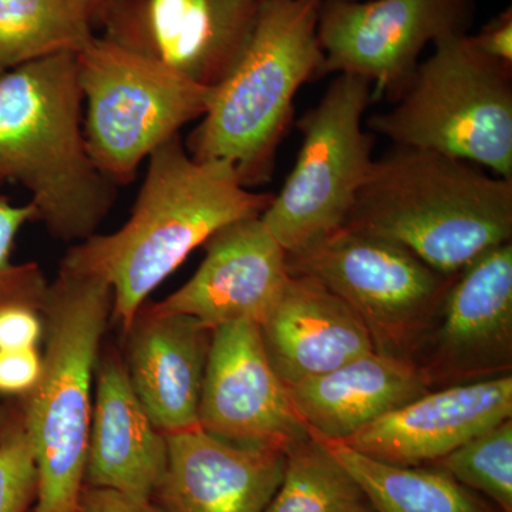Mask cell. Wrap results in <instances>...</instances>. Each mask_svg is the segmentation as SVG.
<instances>
[{
  "label": "cell",
  "mask_w": 512,
  "mask_h": 512,
  "mask_svg": "<svg viewBox=\"0 0 512 512\" xmlns=\"http://www.w3.org/2000/svg\"><path fill=\"white\" fill-rule=\"evenodd\" d=\"M133 211L113 234L69 249L64 268L99 276L113 291L111 319L127 332L148 296L192 251L232 222L261 217L274 194L254 192L224 161H200L180 136L148 157Z\"/></svg>",
  "instance_id": "1"
},
{
  "label": "cell",
  "mask_w": 512,
  "mask_h": 512,
  "mask_svg": "<svg viewBox=\"0 0 512 512\" xmlns=\"http://www.w3.org/2000/svg\"><path fill=\"white\" fill-rule=\"evenodd\" d=\"M77 53H59L0 74V185L28 190L53 237L96 234L116 201L87 148Z\"/></svg>",
  "instance_id": "2"
},
{
  "label": "cell",
  "mask_w": 512,
  "mask_h": 512,
  "mask_svg": "<svg viewBox=\"0 0 512 512\" xmlns=\"http://www.w3.org/2000/svg\"><path fill=\"white\" fill-rule=\"evenodd\" d=\"M345 227L457 275L511 241L512 180L436 151L394 146L373 161Z\"/></svg>",
  "instance_id": "3"
},
{
  "label": "cell",
  "mask_w": 512,
  "mask_h": 512,
  "mask_svg": "<svg viewBox=\"0 0 512 512\" xmlns=\"http://www.w3.org/2000/svg\"><path fill=\"white\" fill-rule=\"evenodd\" d=\"M323 0H262L247 42L192 130L187 150L224 161L245 187L268 183L299 89L320 77Z\"/></svg>",
  "instance_id": "4"
},
{
  "label": "cell",
  "mask_w": 512,
  "mask_h": 512,
  "mask_svg": "<svg viewBox=\"0 0 512 512\" xmlns=\"http://www.w3.org/2000/svg\"><path fill=\"white\" fill-rule=\"evenodd\" d=\"M113 291L99 276L60 265L42 309V373L19 409L37 470L30 512H76L84 487L92 386Z\"/></svg>",
  "instance_id": "5"
},
{
  "label": "cell",
  "mask_w": 512,
  "mask_h": 512,
  "mask_svg": "<svg viewBox=\"0 0 512 512\" xmlns=\"http://www.w3.org/2000/svg\"><path fill=\"white\" fill-rule=\"evenodd\" d=\"M512 67L470 33L441 37L392 109L367 120L393 146L436 151L512 180Z\"/></svg>",
  "instance_id": "6"
},
{
  "label": "cell",
  "mask_w": 512,
  "mask_h": 512,
  "mask_svg": "<svg viewBox=\"0 0 512 512\" xmlns=\"http://www.w3.org/2000/svg\"><path fill=\"white\" fill-rule=\"evenodd\" d=\"M76 57L87 148L114 185L131 183L141 163L210 104L212 87L104 37L94 36Z\"/></svg>",
  "instance_id": "7"
},
{
  "label": "cell",
  "mask_w": 512,
  "mask_h": 512,
  "mask_svg": "<svg viewBox=\"0 0 512 512\" xmlns=\"http://www.w3.org/2000/svg\"><path fill=\"white\" fill-rule=\"evenodd\" d=\"M373 99L366 80L338 74L299 120L301 148L284 187L261 215L286 254L345 227L373 161L375 134L363 119Z\"/></svg>",
  "instance_id": "8"
},
{
  "label": "cell",
  "mask_w": 512,
  "mask_h": 512,
  "mask_svg": "<svg viewBox=\"0 0 512 512\" xmlns=\"http://www.w3.org/2000/svg\"><path fill=\"white\" fill-rule=\"evenodd\" d=\"M292 275L318 279L366 326L376 352L412 360L458 275L397 242L348 227L288 254Z\"/></svg>",
  "instance_id": "9"
},
{
  "label": "cell",
  "mask_w": 512,
  "mask_h": 512,
  "mask_svg": "<svg viewBox=\"0 0 512 512\" xmlns=\"http://www.w3.org/2000/svg\"><path fill=\"white\" fill-rule=\"evenodd\" d=\"M474 13L476 0H323L320 77H360L372 86L373 99H397L427 45L468 33Z\"/></svg>",
  "instance_id": "10"
},
{
  "label": "cell",
  "mask_w": 512,
  "mask_h": 512,
  "mask_svg": "<svg viewBox=\"0 0 512 512\" xmlns=\"http://www.w3.org/2000/svg\"><path fill=\"white\" fill-rule=\"evenodd\" d=\"M413 363L430 390L512 376V241L456 276Z\"/></svg>",
  "instance_id": "11"
},
{
  "label": "cell",
  "mask_w": 512,
  "mask_h": 512,
  "mask_svg": "<svg viewBox=\"0 0 512 512\" xmlns=\"http://www.w3.org/2000/svg\"><path fill=\"white\" fill-rule=\"evenodd\" d=\"M262 0H111L104 39L205 87L220 83L247 42Z\"/></svg>",
  "instance_id": "12"
},
{
  "label": "cell",
  "mask_w": 512,
  "mask_h": 512,
  "mask_svg": "<svg viewBox=\"0 0 512 512\" xmlns=\"http://www.w3.org/2000/svg\"><path fill=\"white\" fill-rule=\"evenodd\" d=\"M198 423L229 443L285 454L311 439L266 356L258 323H229L212 332Z\"/></svg>",
  "instance_id": "13"
},
{
  "label": "cell",
  "mask_w": 512,
  "mask_h": 512,
  "mask_svg": "<svg viewBox=\"0 0 512 512\" xmlns=\"http://www.w3.org/2000/svg\"><path fill=\"white\" fill-rule=\"evenodd\" d=\"M200 268L164 301L148 303L157 315H185L208 328L261 323L288 281V254L261 217L232 222L204 245Z\"/></svg>",
  "instance_id": "14"
},
{
  "label": "cell",
  "mask_w": 512,
  "mask_h": 512,
  "mask_svg": "<svg viewBox=\"0 0 512 512\" xmlns=\"http://www.w3.org/2000/svg\"><path fill=\"white\" fill-rule=\"evenodd\" d=\"M512 419V376L431 390L340 443L366 456L417 467Z\"/></svg>",
  "instance_id": "15"
},
{
  "label": "cell",
  "mask_w": 512,
  "mask_h": 512,
  "mask_svg": "<svg viewBox=\"0 0 512 512\" xmlns=\"http://www.w3.org/2000/svg\"><path fill=\"white\" fill-rule=\"evenodd\" d=\"M167 470L153 500L164 512H264L286 454L241 446L197 429L167 434Z\"/></svg>",
  "instance_id": "16"
},
{
  "label": "cell",
  "mask_w": 512,
  "mask_h": 512,
  "mask_svg": "<svg viewBox=\"0 0 512 512\" xmlns=\"http://www.w3.org/2000/svg\"><path fill=\"white\" fill-rule=\"evenodd\" d=\"M94 376L84 485L153 500L167 470V434L138 400L119 353L101 356Z\"/></svg>",
  "instance_id": "17"
},
{
  "label": "cell",
  "mask_w": 512,
  "mask_h": 512,
  "mask_svg": "<svg viewBox=\"0 0 512 512\" xmlns=\"http://www.w3.org/2000/svg\"><path fill=\"white\" fill-rule=\"evenodd\" d=\"M212 332L185 315H157L146 305L126 336L128 379L151 421L165 434L197 429Z\"/></svg>",
  "instance_id": "18"
},
{
  "label": "cell",
  "mask_w": 512,
  "mask_h": 512,
  "mask_svg": "<svg viewBox=\"0 0 512 512\" xmlns=\"http://www.w3.org/2000/svg\"><path fill=\"white\" fill-rule=\"evenodd\" d=\"M259 329L266 356L286 387L375 352L366 326L348 303L306 275H289Z\"/></svg>",
  "instance_id": "19"
},
{
  "label": "cell",
  "mask_w": 512,
  "mask_h": 512,
  "mask_svg": "<svg viewBox=\"0 0 512 512\" xmlns=\"http://www.w3.org/2000/svg\"><path fill=\"white\" fill-rule=\"evenodd\" d=\"M286 389L311 436L332 441H345L431 392L412 360L376 350Z\"/></svg>",
  "instance_id": "20"
},
{
  "label": "cell",
  "mask_w": 512,
  "mask_h": 512,
  "mask_svg": "<svg viewBox=\"0 0 512 512\" xmlns=\"http://www.w3.org/2000/svg\"><path fill=\"white\" fill-rule=\"evenodd\" d=\"M318 440L345 468L376 512H495L439 467L396 466L340 441Z\"/></svg>",
  "instance_id": "21"
},
{
  "label": "cell",
  "mask_w": 512,
  "mask_h": 512,
  "mask_svg": "<svg viewBox=\"0 0 512 512\" xmlns=\"http://www.w3.org/2000/svg\"><path fill=\"white\" fill-rule=\"evenodd\" d=\"M92 22L70 0H0V74L92 42Z\"/></svg>",
  "instance_id": "22"
},
{
  "label": "cell",
  "mask_w": 512,
  "mask_h": 512,
  "mask_svg": "<svg viewBox=\"0 0 512 512\" xmlns=\"http://www.w3.org/2000/svg\"><path fill=\"white\" fill-rule=\"evenodd\" d=\"M360 497L345 468L311 436L286 454L284 478L264 512H336Z\"/></svg>",
  "instance_id": "23"
},
{
  "label": "cell",
  "mask_w": 512,
  "mask_h": 512,
  "mask_svg": "<svg viewBox=\"0 0 512 512\" xmlns=\"http://www.w3.org/2000/svg\"><path fill=\"white\" fill-rule=\"evenodd\" d=\"M431 466L468 490L487 495L501 512H512V419L495 424Z\"/></svg>",
  "instance_id": "24"
},
{
  "label": "cell",
  "mask_w": 512,
  "mask_h": 512,
  "mask_svg": "<svg viewBox=\"0 0 512 512\" xmlns=\"http://www.w3.org/2000/svg\"><path fill=\"white\" fill-rule=\"evenodd\" d=\"M37 220L30 202L15 205L0 197V309L9 305H25L42 312L49 282L37 264H13L12 251L23 225Z\"/></svg>",
  "instance_id": "25"
},
{
  "label": "cell",
  "mask_w": 512,
  "mask_h": 512,
  "mask_svg": "<svg viewBox=\"0 0 512 512\" xmlns=\"http://www.w3.org/2000/svg\"><path fill=\"white\" fill-rule=\"evenodd\" d=\"M37 470L19 404L0 409V512H30Z\"/></svg>",
  "instance_id": "26"
},
{
  "label": "cell",
  "mask_w": 512,
  "mask_h": 512,
  "mask_svg": "<svg viewBox=\"0 0 512 512\" xmlns=\"http://www.w3.org/2000/svg\"><path fill=\"white\" fill-rule=\"evenodd\" d=\"M42 373L39 348L0 350V394L23 396L35 387Z\"/></svg>",
  "instance_id": "27"
},
{
  "label": "cell",
  "mask_w": 512,
  "mask_h": 512,
  "mask_svg": "<svg viewBox=\"0 0 512 512\" xmlns=\"http://www.w3.org/2000/svg\"><path fill=\"white\" fill-rule=\"evenodd\" d=\"M43 332L42 312L25 305L0 309V350L37 348Z\"/></svg>",
  "instance_id": "28"
},
{
  "label": "cell",
  "mask_w": 512,
  "mask_h": 512,
  "mask_svg": "<svg viewBox=\"0 0 512 512\" xmlns=\"http://www.w3.org/2000/svg\"><path fill=\"white\" fill-rule=\"evenodd\" d=\"M76 512H164L154 500H137L119 491L84 485Z\"/></svg>",
  "instance_id": "29"
},
{
  "label": "cell",
  "mask_w": 512,
  "mask_h": 512,
  "mask_svg": "<svg viewBox=\"0 0 512 512\" xmlns=\"http://www.w3.org/2000/svg\"><path fill=\"white\" fill-rule=\"evenodd\" d=\"M473 36L478 49L491 59L512 67V9L503 10Z\"/></svg>",
  "instance_id": "30"
},
{
  "label": "cell",
  "mask_w": 512,
  "mask_h": 512,
  "mask_svg": "<svg viewBox=\"0 0 512 512\" xmlns=\"http://www.w3.org/2000/svg\"><path fill=\"white\" fill-rule=\"evenodd\" d=\"M76 9L79 10L80 13L90 20V22H94L101 12H103L104 8L111 2V0H70Z\"/></svg>",
  "instance_id": "31"
},
{
  "label": "cell",
  "mask_w": 512,
  "mask_h": 512,
  "mask_svg": "<svg viewBox=\"0 0 512 512\" xmlns=\"http://www.w3.org/2000/svg\"><path fill=\"white\" fill-rule=\"evenodd\" d=\"M336 512H376L373 510L372 505L367 503L365 497L357 498V500L352 501V503L343 505L340 510Z\"/></svg>",
  "instance_id": "32"
},
{
  "label": "cell",
  "mask_w": 512,
  "mask_h": 512,
  "mask_svg": "<svg viewBox=\"0 0 512 512\" xmlns=\"http://www.w3.org/2000/svg\"><path fill=\"white\" fill-rule=\"evenodd\" d=\"M349 2H356V0H349Z\"/></svg>",
  "instance_id": "33"
}]
</instances>
